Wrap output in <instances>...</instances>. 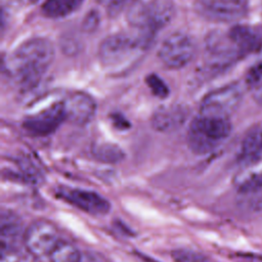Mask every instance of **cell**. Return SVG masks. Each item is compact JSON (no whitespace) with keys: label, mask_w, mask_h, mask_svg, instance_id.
I'll return each mask as SVG.
<instances>
[{"label":"cell","mask_w":262,"mask_h":262,"mask_svg":"<svg viewBox=\"0 0 262 262\" xmlns=\"http://www.w3.org/2000/svg\"><path fill=\"white\" fill-rule=\"evenodd\" d=\"M246 85L254 100L262 105V60L255 63L246 75Z\"/></svg>","instance_id":"18"},{"label":"cell","mask_w":262,"mask_h":262,"mask_svg":"<svg viewBox=\"0 0 262 262\" xmlns=\"http://www.w3.org/2000/svg\"><path fill=\"white\" fill-rule=\"evenodd\" d=\"M186 118V111L180 105L163 106L152 117V126L159 131H171L183 124Z\"/></svg>","instance_id":"15"},{"label":"cell","mask_w":262,"mask_h":262,"mask_svg":"<svg viewBox=\"0 0 262 262\" xmlns=\"http://www.w3.org/2000/svg\"><path fill=\"white\" fill-rule=\"evenodd\" d=\"M249 0H195L194 9L204 18L215 23H235L249 12Z\"/></svg>","instance_id":"6"},{"label":"cell","mask_w":262,"mask_h":262,"mask_svg":"<svg viewBox=\"0 0 262 262\" xmlns=\"http://www.w3.org/2000/svg\"><path fill=\"white\" fill-rule=\"evenodd\" d=\"M63 121H66L64 108L62 101H59L27 117L23 126L32 135L44 136L54 132Z\"/></svg>","instance_id":"11"},{"label":"cell","mask_w":262,"mask_h":262,"mask_svg":"<svg viewBox=\"0 0 262 262\" xmlns=\"http://www.w3.org/2000/svg\"><path fill=\"white\" fill-rule=\"evenodd\" d=\"M231 129V123L228 118L200 114L199 117L190 122L188 127V146L198 155L213 151L229 137Z\"/></svg>","instance_id":"3"},{"label":"cell","mask_w":262,"mask_h":262,"mask_svg":"<svg viewBox=\"0 0 262 262\" xmlns=\"http://www.w3.org/2000/svg\"><path fill=\"white\" fill-rule=\"evenodd\" d=\"M54 58V47L46 38H33L20 44L12 53L8 70L24 88L35 86L49 69Z\"/></svg>","instance_id":"1"},{"label":"cell","mask_w":262,"mask_h":262,"mask_svg":"<svg viewBox=\"0 0 262 262\" xmlns=\"http://www.w3.org/2000/svg\"><path fill=\"white\" fill-rule=\"evenodd\" d=\"M57 194L64 202L94 216L105 215L111 210L110 202L92 190L61 187L57 190Z\"/></svg>","instance_id":"10"},{"label":"cell","mask_w":262,"mask_h":262,"mask_svg":"<svg viewBox=\"0 0 262 262\" xmlns=\"http://www.w3.org/2000/svg\"><path fill=\"white\" fill-rule=\"evenodd\" d=\"M50 262H80L79 249L72 243L59 241L49 254Z\"/></svg>","instance_id":"17"},{"label":"cell","mask_w":262,"mask_h":262,"mask_svg":"<svg viewBox=\"0 0 262 262\" xmlns=\"http://www.w3.org/2000/svg\"><path fill=\"white\" fill-rule=\"evenodd\" d=\"M66 121L75 125H85L93 118L96 111L94 99L85 92H73L62 100Z\"/></svg>","instance_id":"13"},{"label":"cell","mask_w":262,"mask_h":262,"mask_svg":"<svg viewBox=\"0 0 262 262\" xmlns=\"http://www.w3.org/2000/svg\"><path fill=\"white\" fill-rule=\"evenodd\" d=\"M137 0H98L100 5H102L111 13H117L123 8L128 6H133L136 4Z\"/></svg>","instance_id":"21"},{"label":"cell","mask_w":262,"mask_h":262,"mask_svg":"<svg viewBox=\"0 0 262 262\" xmlns=\"http://www.w3.org/2000/svg\"><path fill=\"white\" fill-rule=\"evenodd\" d=\"M154 36L145 33H119L106 37L99 45L98 58L102 67L113 74L132 70L143 57Z\"/></svg>","instance_id":"2"},{"label":"cell","mask_w":262,"mask_h":262,"mask_svg":"<svg viewBox=\"0 0 262 262\" xmlns=\"http://www.w3.org/2000/svg\"><path fill=\"white\" fill-rule=\"evenodd\" d=\"M195 43L190 36L176 32L168 36L160 46L158 55L169 69H180L189 63L195 55Z\"/></svg>","instance_id":"7"},{"label":"cell","mask_w":262,"mask_h":262,"mask_svg":"<svg viewBox=\"0 0 262 262\" xmlns=\"http://www.w3.org/2000/svg\"><path fill=\"white\" fill-rule=\"evenodd\" d=\"M237 160L244 167L262 163V124L252 127L246 133Z\"/></svg>","instance_id":"14"},{"label":"cell","mask_w":262,"mask_h":262,"mask_svg":"<svg viewBox=\"0 0 262 262\" xmlns=\"http://www.w3.org/2000/svg\"><path fill=\"white\" fill-rule=\"evenodd\" d=\"M175 14L172 0H148L134 4L129 13V21L135 31L154 36L167 26Z\"/></svg>","instance_id":"4"},{"label":"cell","mask_w":262,"mask_h":262,"mask_svg":"<svg viewBox=\"0 0 262 262\" xmlns=\"http://www.w3.org/2000/svg\"><path fill=\"white\" fill-rule=\"evenodd\" d=\"M208 66L213 71H222L242 59L239 53L230 40L227 30H216L206 38Z\"/></svg>","instance_id":"9"},{"label":"cell","mask_w":262,"mask_h":262,"mask_svg":"<svg viewBox=\"0 0 262 262\" xmlns=\"http://www.w3.org/2000/svg\"><path fill=\"white\" fill-rule=\"evenodd\" d=\"M59 241L56 226L45 219L32 222L24 234V244L27 251L36 258L49 256Z\"/></svg>","instance_id":"8"},{"label":"cell","mask_w":262,"mask_h":262,"mask_svg":"<svg viewBox=\"0 0 262 262\" xmlns=\"http://www.w3.org/2000/svg\"><path fill=\"white\" fill-rule=\"evenodd\" d=\"M18 4H19V0H1L2 29L5 25V20L8 18V15L18 7Z\"/></svg>","instance_id":"23"},{"label":"cell","mask_w":262,"mask_h":262,"mask_svg":"<svg viewBox=\"0 0 262 262\" xmlns=\"http://www.w3.org/2000/svg\"><path fill=\"white\" fill-rule=\"evenodd\" d=\"M84 0H45L42 4V13L50 18H60L76 11Z\"/></svg>","instance_id":"16"},{"label":"cell","mask_w":262,"mask_h":262,"mask_svg":"<svg viewBox=\"0 0 262 262\" xmlns=\"http://www.w3.org/2000/svg\"><path fill=\"white\" fill-rule=\"evenodd\" d=\"M176 262H206L205 259L195 253L187 251H177L173 253Z\"/></svg>","instance_id":"22"},{"label":"cell","mask_w":262,"mask_h":262,"mask_svg":"<svg viewBox=\"0 0 262 262\" xmlns=\"http://www.w3.org/2000/svg\"><path fill=\"white\" fill-rule=\"evenodd\" d=\"M93 154L99 161H103L106 163H115L121 161L124 156L122 149L112 143L96 145V147L93 149Z\"/></svg>","instance_id":"19"},{"label":"cell","mask_w":262,"mask_h":262,"mask_svg":"<svg viewBox=\"0 0 262 262\" xmlns=\"http://www.w3.org/2000/svg\"><path fill=\"white\" fill-rule=\"evenodd\" d=\"M227 34L242 59L262 50V25H234Z\"/></svg>","instance_id":"12"},{"label":"cell","mask_w":262,"mask_h":262,"mask_svg":"<svg viewBox=\"0 0 262 262\" xmlns=\"http://www.w3.org/2000/svg\"><path fill=\"white\" fill-rule=\"evenodd\" d=\"M146 83H147L148 87L150 88L151 92L156 96H158L160 98H165L168 96V94H169L168 86L158 75L150 74L149 76H147Z\"/></svg>","instance_id":"20"},{"label":"cell","mask_w":262,"mask_h":262,"mask_svg":"<svg viewBox=\"0 0 262 262\" xmlns=\"http://www.w3.org/2000/svg\"><path fill=\"white\" fill-rule=\"evenodd\" d=\"M29 1H31V2H36V1H38V0H29Z\"/></svg>","instance_id":"24"},{"label":"cell","mask_w":262,"mask_h":262,"mask_svg":"<svg viewBox=\"0 0 262 262\" xmlns=\"http://www.w3.org/2000/svg\"><path fill=\"white\" fill-rule=\"evenodd\" d=\"M243 88L234 82L206 94L201 102V115L228 118L239 106L243 100Z\"/></svg>","instance_id":"5"}]
</instances>
